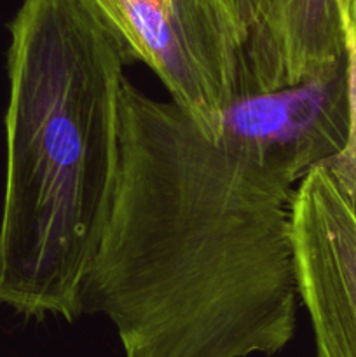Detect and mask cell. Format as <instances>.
<instances>
[{"mask_svg": "<svg viewBox=\"0 0 356 357\" xmlns=\"http://www.w3.org/2000/svg\"><path fill=\"white\" fill-rule=\"evenodd\" d=\"M216 142L227 108L251 96L244 33L225 0H84Z\"/></svg>", "mask_w": 356, "mask_h": 357, "instance_id": "obj_3", "label": "cell"}, {"mask_svg": "<svg viewBox=\"0 0 356 357\" xmlns=\"http://www.w3.org/2000/svg\"><path fill=\"white\" fill-rule=\"evenodd\" d=\"M9 30L0 303L73 323L117 187L133 61L84 0H24Z\"/></svg>", "mask_w": 356, "mask_h": 357, "instance_id": "obj_2", "label": "cell"}, {"mask_svg": "<svg viewBox=\"0 0 356 357\" xmlns=\"http://www.w3.org/2000/svg\"><path fill=\"white\" fill-rule=\"evenodd\" d=\"M300 180L126 79L117 187L80 312L107 317L126 357L279 354L297 326Z\"/></svg>", "mask_w": 356, "mask_h": 357, "instance_id": "obj_1", "label": "cell"}, {"mask_svg": "<svg viewBox=\"0 0 356 357\" xmlns=\"http://www.w3.org/2000/svg\"><path fill=\"white\" fill-rule=\"evenodd\" d=\"M348 0H260L244 40L251 96L320 77L348 58Z\"/></svg>", "mask_w": 356, "mask_h": 357, "instance_id": "obj_6", "label": "cell"}, {"mask_svg": "<svg viewBox=\"0 0 356 357\" xmlns=\"http://www.w3.org/2000/svg\"><path fill=\"white\" fill-rule=\"evenodd\" d=\"M349 122L348 58L320 77L237 100L216 139L290 164L300 176L337 155Z\"/></svg>", "mask_w": 356, "mask_h": 357, "instance_id": "obj_5", "label": "cell"}, {"mask_svg": "<svg viewBox=\"0 0 356 357\" xmlns=\"http://www.w3.org/2000/svg\"><path fill=\"white\" fill-rule=\"evenodd\" d=\"M292 241L316 357H356V211L325 166L297 183Z\"/></svg>", "mask_w": 356, "mask_h": 357, "instance_id": "obj_4", "label": "cell"}, {"mask_svg": "<svg viewBox=\"0 0 356 357\" xmlns=\"http://www.w3.org/2000/svg\"><path fill=\"white\" fill-rule=\"evenodd\" d=\"M349 65V122L348 136L341 152L321 166L337 181L342 194L356 211V51H348Z\"/></svg>", "mask_w": 356, "mask_h": 357, "instance_id": "obj_7", "label": "cell"}, {"mask_svg": "<svg viewBox=\"0 0 356 357\" xmlns=\"http://www.w3.org/2000/svg\"><path fill=\"white\" fill-rule=\"evenodd\" d=\"M227 6L230 7L232 10L234 17L239 23L241 30L244 33V40H246V35L250 31V28L253 26L255 17H257V10H258V3L260 0H225Z\"/></svg>", "mask_w": 356, "mask_h": 357, "instance_id": "obj_8", "label": "cell"}, {"mask_svg": "<svg viewBox=\"0 0 356 357\" xmlns=\"http://www.w3.org/2000/svg\"><path fill=\"white\" fill-rule=\"evenodd\" d=\"M348 51H356V0H348Z\"/></svg>", "mask_w": 356, "mask_h": 357, "instance_id": "obj_9", "label": "cell"}]
</instances>
